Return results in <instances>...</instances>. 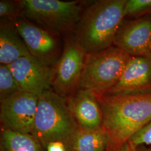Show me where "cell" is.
Listing matches in <instances>:
<instances>
[{
    "label": "cell",
    "instance_id": "1",
    "mask_svg": "<svg viewBox=\"0 0 151 151\" xmlns=\"http://www.w3.org/2000/svg\"><path fill=\"white\" fill-rule=\"evenodd\" d=\"M96 97L102 112V128L108 136V151L123 145L151 121V90Z\"/></svg>",
    "mask_w": 151,
    "mask_h": 151
},
{
    "label": "cell",
    "instance_id": "2",
    "mask_svg": "<svg viewBox=\"0 0 151 151\" xmlns=\"http://www.w3.org/2000/svg\"><path fill=\"white\" fill-rule=\"evenodd\" d=\"M127 1H88L74 32L87 54L113 45L114 38L124 21Z\"/></svg>",
    "mask_w": 151,
    "mask_h": 151
},
{
    "label": "cell",
    "instance_id": "3",
    "mask_svg": "<svg viewBox=\"0 0 151 151\" xmlns=\"http://www.w3.org/2000/svg\"><path fill=\"white\" fill-rule=\"evenodd\" d=\"M78 129L67 99L52 89L39 95L32 135L43 147L54 142L66 147Z\"/></svg>",
    "mask_w": 151,
    "mask_h": 151
},
{
    "label": "cell",
    "instance_id": "4",
    "mask_svg": "<svg viewBox=\"0 0 151 151\" xmlns=\"http://www.w3.org/2000/svg\"><path fill=\"white\" fill-rule=\"evenodd\" d=\"M21 16L61 35L75 32L88 1L19 0Z\"/></svg>",
    "mask_w": 151,
    "mask_h": 151
},
{
    "label": "cell",
    "instance_id": "5",
    "mask_svg": "<svg viewBox=\"0 0 151 151\" xmlns=\"http://www.w3.org/2000/svg\"><path fill=\"white\" fill-rule=\"evenodd\" d=\"M131 56L115 46L87 54L78 88L108 93L119 81Z\"/></svg>",
    "mask_w": 151,
    "mask_h": 151
},
{
    "label": "cell",
    "instance_id": "6",
    "mask_svg": "<svg viewBox=\"0 0 151 151\" xmlns=\"http://www.w3.org/2000/svg\"><path fill=\"white\" fill-rule=\"evenodd\" d=\"M63 49L60 60L53 67L52 89L67 99L79 87L87 54L74 32L62 35Z\"/></svg>",
    "mask_w": 151,
    "mask_h": 151
},
{
    "label": "cell",
    "instance_id": "7",
    "mask_svg": "<svg viewBox=\"0 0 151 151\" xmlns=\"http://www.w3.org/2000/svg\"><path fill=\"white\" fill-rule=\"evenodd\" d=\"M12 22L30 55L43 65L54 66L63 52L62 35L42 27L22 16Z\"/></svg>",
    "mask_w": 151,
    "mask_h": 151
},
{
    "label": "cell",
    "instance_id": "8",
    "mask_svg": "<svg viewBox=\"0 0 151 151\" xmlns=\"http://www.w3.org/2000/svg\"><path fill=\"white\" fill-rule=\"evenodd\" d=\"M39 96L19 91L1 99V127L32 135Z\"/></svg>",
    "mask_w": 151,
    "mask_h": 151
},
{
    "label": "cell",
    "instance_id": "9",
    "mask_svg": "<svg viewBox=\"0 0 151 151\" xmlns=\"http://www.w3.org/2000/svg\"><path fill=\"white\" fill-rule=\"evenodd\" d=\"M113 45L131 57L151 58V15L123 21Z\"/></svg>",
    "mask_w": 151,
    "mask_h": 151
},
{
    "label": "cell",
    "instance_id": "10",
    "mask_svg": "<svg viewBox=\"0 0 151 151\" xmlns=\"http://www.w3.org/2000/svg\"><path fill=\"white\" fill-rule=\"evenodd\" d=\"M9 65L21 91L39 96L52 90L53 67L42 64L31 55Z\"/></svg>",
    "mask_w": 151,
    "mask_h": 151
},
{
    "label": "cell",
    "instance_id": "11",
    "mask_svg": "<svg viewBox=\"0 0 151 151\" xmlns=\"http://www.w3.org/2000/svg\"><path fill=\"white\" fill-rule=\"evenodd\" d=\"M67 100L80 128H102V112L96 95L93 92L88 89L78 88Z\"/></svg>",
    "mask_w": 151,
    "mask_h": 151
},
{
    "label": "cell",
    "instance_id": "12",
    "mask_svg": "<svg viewBox=\"0 0 151 151\" xmlns=\"http://www.w3.org/2000/svg\"><path fill=\"white\" fill-rule=\"evenodd\" d=\"M148 90H151V58L132 57L119 81L108 93Z\"/></svg>",
    "mask_w": 151,
    "mask_h": 151
},
{
    "label": "cell",
    "instance_id": "13",
    "mask_svg": "<svg viewBox=\"0 0 151 151\" xmlns=\"http://www.w3.org/2000/svg\"><path fill=\"white\" fill-rule=\"evenodd\" d=\"M30 52L12 22L0 21V63L10 65Z\"/></svg>",
    "mask_w": 151,
    "mask_h": 151
},
{
    "label": "cell",
    "instance_id": "14",
    "mask_svg": "<svg viewBox=\"0 0 151 151\" xmlns=\"http://www.w3.org/2000/svg\"><path fill=\"white\" fill-rule=\"evenodd\" d=\"M109 139L103 128H80L66 147L67 151H108Z\"/></svg>",
    "mask_w": 151,
    "mask_h": 151
},
{
    "label": "cell",
    "instance_id": "15",
    "mask_svg": "<svg viewBox=\"0 0 151 151\" xmlns=\"http://www.w3.org/2000/svg\"><path fill=\"white\" fill-rule=\"evenodd\" d=\"M0 151H43V147L32 134L1 127Z\"/></svg>",
    "mask_w": 151,
    "mask_h": 151
},
{
    "label": "cell",
    "instance_id": "16",
    "mask_svg": "<svg viewBox=\"0 0 151 151\" xmlns=\"http://www.w3.org/2000/svg\"><path fill=\"white\" fill-rule=\"evenodd\" d=\"M21 91L9 65H0V100Z\"/></svg>",
    "mask_w": 151,
    "mask_h": 151
},
{
    "label": "cell",
    "instance_id": "17",
    "mask_svg": "<svg viewBox=\"0 0 151 151\" xmlns=\"http://www.w3.org/2000/svg\"><path fill=\"white\" fill-rule=\"evenodd\" d=\"M125 17L138 18L151 15V0H127Z\"/></svg>",
    "mask_w": 151,
    "mask_h": 151
},
{
    "label": "cell",
    "instance_id": "18",
    "mask_svg": "<svg viewBox=\"0 0 151 151\" xmlns=\"http://www.w3.org/2000/svg\"><path fill=\"white\" fill-rule=\"evenodd\" d=\"M21 16V7L19 0H1V21L13 22Z\"/></svg>",
    "mask_w": 151,
    "mask_h": 151
},
{
    "label": "cell",
    "instance_id": "19",
    "mask_svg": "<svg viewBox=\"0 0 151 151\" xmlns=\"http://www.w3.org/2000/svg\"><path fill=\"white\" fill-rule=\"evenodd\" d=\"M127 143L131 151L142 145H151V121L135 132Z\"/></svg>",
    "mask_w": 151,
    "mask_h": 151
},
{
    "label": "cell",
    "instance_id": "20",
    "mask_svg": "<svg viewBox=\"0 0 151 151\" xmlns=\"http://www.w3.org/2000/svg\"><path fill=\"white\" fill-rule=\"evenodd\" d=\"M47 151H67L65 144L60 142H54L49 143L47 147Z\"/></svg>",
    "mask_w": 151,
    "mask_h": 151
},
{
    "label": "cell",
    "instance_id": "21",
    "mask_svg": "<svg viewBox=\"0 0 151 151\" xmlns=\"http://www.w3.org/2000/svg\"><path fill=\"white\" fill-rule=\"evenodd\" d=\"M113 151H131L130 148L129 146L128 145V143H124L123 145L119 147L118 148L114 150Z\"/></svg>",
    "mask_w": 151,
    "mask_h": 151
},
{
    "label": "cell",
    "instance_id": "22",
    "mask_svg": "<svg viewBox=\"0 0 151 151\" xmlns=\"http://www.w3.org/2000/svg\"><path fill=\"white\" fill-rule=\"evenodd\" d=\"M131 151H151V148H145V147H139L135 150Z\"/></svg>",
    "mask_w": 151,
    "mask_h": 151
}]
</instances>
